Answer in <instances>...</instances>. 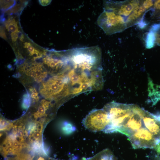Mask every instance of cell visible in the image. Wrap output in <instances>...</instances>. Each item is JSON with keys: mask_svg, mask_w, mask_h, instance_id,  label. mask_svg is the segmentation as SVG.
<instances>
[{"mask_svg": "<svg viewBox=\"0 0 160 160\" xmlns=\"http://www.w3.org/2000/svg\"><path fill=\"white\" fill-rule=\"evenodd\" d=\"M97 23L107 35L120 33L127 28L124 17L106 8H104L103 11L97 19Z\"/></svg>", "mask_w": 160, "mask_h": 160, "instance_id": "obj_1", "label": "cell"}, {"mask_svg": "<svg viewBox=\"0 0 160 160\" xmlns=\"http://www.w3.org/2000/svg\"><path fill=\"white\" fill-rule=\"evenodd\" d=\"M82 122L84 127L91 132L111 133V120L108 113L103 108L92 110Z\"/></svg>", "mask_w": 160, "mask_h": 160, "instance_id": "obj_2", "label": "cell"}, {"mask_svg": "<svg viewBox=\"0 0 160 160\" xmlns=\"http://www.w3.org/2000/svg\"><path fill=\"white\" fill-rule=\"evenodd\" d=\"M134 105L112 101L104 106L103 108L108 113L111 120V133L117 132L131 113Z\"/></svg>", "mask_w": 160, "mask_h": 160, "instance_id": "obj_3", "label": "cell"}, {"mask_svg": "<svg viewBox=\"0 0 160 160\" xmlns=\"http://www.w3.org/2000/svg\"><path fill=\"white\" fill-rule=\"evenodd\" d=\"M145 109L134 105L129 116L125 120L117 132L129 137L144 126L143 121Z\"/></svg>", "mask_w": 160, "mask_h": 160, "instance_id": "obj_4", "label": "cell"}, {"mask_svg": "<svg viewBox=\"0 0 160 160\" xmlns=\"http://www.w3.org/2000/svg\"><path fill=\"white\" fill-rule=\"evenodd\" d=\"M133 148H154L160 142L144 126L129 137Z\"/></svg>", "mask_w": 160, "mask_h": 160, "instance_id": "obj_5", "label": "cell"}, {"mask_svg": "<svg viewBox=\"0 0 160 160\" xmlns=\"http://www.w3.org/2000/svg\"><path fill=\"white\" fill-rule=\"evenodd\" d=\"M143 0H127L122 1H105L104 8L111 9L124 17H128L142 3Z\"/></svg>", "mask_w": 160, "mask_h": 160, "instance_id": "obj_6", "label": "cell"}, {"mask_svg": "<svg viewBox=\"0 0 160 160\" xmlns=\"http://www.w3.org/2000/svg\"><path fill=\"white\" fill-rule=\"evenodd\" d=\"M143 121L144 127L160 141V115L154 114L145 110Z\"/></svg>", "mask_w": 160, "mask_h": 160, "instance_id": "obj_7", "label": "cell"}, {"mask_svg": "<svg viewBox=\"0 0 160 160\" xmlns=\"http://www.w3.org/2000/svg\"><path fill=\"white\" fill-rule=\"evenodd\" d=\"M151 0H143L141 4L128 17L126 20L127 28L137 24L143 17L145 13L153 5Z\"/></svg>", "mask_w": 160, "mask_h": 160, "instance_id": "obj_8", "label": "cell"}, {"mask_svg": "<svg viewBox=\"0 0 160 160\" xmlns=\"http://www.w3.org/2000/svg\"><path fill=\"white\" fill-rule=\"evenodd\" d=\"M148 82L149 97L153 105L155 104L160 100V86L154 84L149 80Z\"/></svg>", "mask_w": 160, "mask_h": 160, "instance_id": "obj_9", "label": "cell"}, {"mask_svg": "<svg viewBox=\"0 0 160 160\" xmlns=\"http://www.w3.org/2000/svg\"><path fill=\"white\" fill-rule=\"evenodd\" d=\"M55 105L52 103L50 102L42 100L41 102L37 112L34 114V117L35 118H37L44 116L46 110L49 108V106H53Z\"/></svg>", "mask_w": 160, "mask_h": 160, "instance_id": "obj_10", "label": "cell"}, {"mask_svg": "<svg viewBox=\"0 0 160 160\" xmlns=\"http://www.w3.org/2000/svg\"><path fill=\"white\" fill-rule=\"evenodd\" d=\"M89 160H115L114 157L111 151L105 149Z\"/></svg>", "mask_w": 160, "mask_h": 160, "instance_id": "obj_11", "label": "cell"}, {"mask_svg": "<svg viewBox=\"0 0 160 160\" xmlns=\"http://www.w3.org/2000/svg\"><path fill=\"white\" fill-rule=\"evenodd\" d=\"M17 22L15 18L10 17L7 20L5 23L6 28L9 32H19Z\"/></svg>", "mask_w": 160, "mask_h": 160, "instance_id": "obj_12", "label": "cell"}, {"mask_svg": "<svg viewBox=\"0 0 160 160\" xmlns=\"http://www.w3.org/2000/svg\"><path fill=\"white\" fill-rule=\"evenodd\" d=\"M155 41V35L154 32L151 31L149 33L147 41V48H150L154 46Z\"/></svg>", "mask_w": 160, "mask_h": 160, "instance_id": "obj_13", "label": "cell"}, {"mask_svg": "<svg viewBox=\"0 0 160 160\" xmlns=\"http://www.w3.org/2000/svg\"><path fill=\"white\" fill-rule=\"evenodd\" d=\"M13 126L12 123L4 119H0V131H4L10 129Z\"/></svg>", "mask_w": 160, "mask_h": 160, "instance_id": "obj_14", "label": "cell"}, {"mask_svg": "<svg viewBox=\"0 0 160 160\" xmlns=\"http://www.w3.org/2000/svg\"><path fill=\"white\" fill-rule=\"evenodd\" d=\"M1 1V8L4 9H7L15 4L14 1Z\"/></svg>", "mask_w": 160, "mask_h": 160, "instance_id": "obj_15", "label": "cell"}, {"mask_svg": "<svg viewBox=\"0 0 160 160\" xmlns=\"http://www.w3.org/2000/svg\"><path fill=\"white\" fill-rule=\"evenodd\" d=\"M30 96L28 94L25 95L22 103V107L25 109H27L29 107L31 100Z\"/></svg>", "mask_w": 160, "mask_h": 160, "instance_id": "obj_16", "label": "cell"}, {"mask_svg": "<svg viewBox=\"0 0 160 160\" xmlns=\"http://www.w3.org/2000/svg\"><path fill=\"white\" fill-rule=\"evenodd\" d=\"M41 126V125H38L37 129L32 134V137L36 140H38L41 136L42 128Z\"/></svg>", "mask_w": 160, "mask_h": 160, "instance_id": "obj_17", "label": "cell"}, {"mask_svg": "<svg viewBox=\"0 0 160 160\" xmlns=\"http://www.w3.org/2000/svg\"><path fill=\"white\" fill-rule=\"evenodd\" d=\"M73 128L72 125L68 123H65L64 126L62 127V130L63 132L66 134H68L71 132L73 130Z\"/></svg>", "mask_w": 160, "mask_h": 160, "instance_id": "obj_18", "label": "cell"}, {"mask_svg": "<svg viewBox=\"0 0 160 160\" xmlns=\"http://www.w3.org/2000/svg\"><path fill=\"white\" fill-rule=\"evenodd\" d=\"M38 125L34 123H30L27 127V130L30 134H32L33 132L36 130L38 129Z\"/></svg>", "mask_w": 160, "mask_h": 160, "instance_id": "obj_19", "label": "cell"}, {"mask_svg": "<svg viewBox=\"0 0 160 160\" xmlns=\"http://www.w3.org/2000/svg\"><path fill=\"white\" fill-rule=\"evenodd\" d=\"M19 32H14L11 33V39L13 42H15L18 39Z\"/></svg>", "mask_w": 160, "mask_h": 160, "instance_id": "obj_20", "label": "cell"}, {"mask_svg": "<svg viewBox=\"0 0 160 160\" xmlns=\"http://www.w3.org/2000/svg\"><path fill=\"white\" fill-rule=\"evenodd\" d=\"M0 36L4 39H7L4 28L2 26L0 27Z\"/></svg>", "mask_w": 160, "mask_h": 160, "instance_id": "obj_21", "label": "cell"}, {"mask_svg": "<svg viewBox=\"0 0 160 160\" xmlns=\"http://www.w3.org/2000/svg\"><path fill=\"white\" fill-rule=\"evenodd\" d=\"M153 8L155 11H160V0H156L154 2Z\"/></svg>", "mask_w": 160, "mask_h": 160, "instance_id": "obj_22", "label": "cell"}, {"mask_svg": "<svg viewBox=\"0 0 160 160\" xmlns=\"http://www.w3.org/2000/svg\"><path fill=\"white\" fill-rule=\"evenodd\" d=\"M154 33L155 35V43L160 45V31H158Z\"/></svg>", "mask_w": 160, "mask_h": 160, "instance_id": "obj_23", "label": "cell"}, {"mask_svg": "<svg viewBox=\"0 0 160 160\" xmlns=\"http://www.w3.org/2000/svg\"><path fill=\"white\" fill-rule=\"evenodd\" d=\"M51 0H39L40 4L42 6H45L49 5L51 2Z\"/></svg>", "mask_w": 160, "mask_h": 160, "instance_id": "obj_24", "label": "cell"}, {"mask_svg": "<svg viewBox=\"0 0 160 160\" xmlns=\"http://www.w3.org/2000/svg\"><path fill=\"white\" fill-rule=\"evenodd\" d=\"M24 36L23 34H22L21 36L20 37V39L21 41H23L24 40Z\"/></svg>", "mask_w": 160, "mask_h": 160, "instance_id": "obj_25", "label": "cell"}, {"mask_svg": "<svg viewBox=\"0 0 160 160\" xmlns=\"http://www.w3.org/2000/svg\"><path fill=\"white\" fill-rule=\"evenodd\" d=\"M37 160H44V159L42 157H39L37 159Z\"/></svg>", "mask_w": 160, "mask_h": 160, "instance_id": "obj_26", "label": "cell"}]
</instances>
